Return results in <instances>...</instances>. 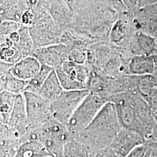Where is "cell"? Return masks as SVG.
Masks as SVG:
<instances>
[{
  "instance_id": "6da1fadb",
  "label": "cell",
  "mask_w": 157,
  "mask_h": 157,
  "mask_svg": "<svg viewBox=\"0 0 157 157\" xmlns=\"http://www.w3.org/2000/svg\"><path fill=\"white\" fill-rule=\"evenodd\" d=\"M119 126L113 103L107 102L92 122L72 137L82 141L89 148L91 144L100 146L108 140H113L119 132Z\"/></svg>"
},
{
  "instance_id": "7a4b0ae2",
  "label": "cell",
  "mask_w": 157,
  "mask_h": 157,
  "mask_svg": "<svg viewBox=\"0 0 157 157\" xmlns=\"http://www.w3.org/2000/svg\"><path fill=\"white\" fill-rule=\"evenodd\" d=\"M71 137L67 126L52 119L39 128L30 130L20 140L37 141L44 146L52 156L62 157L63 147Z\"/></svg>"
},
{
  "instance_id": "3957f363",
  "label": "cell",
  "mask_w": 157,
  "mask_h": 157,
  "mask_svg": "<svg viewBox=\"0 0 157 157\" xmlns=\"http://www.w3.org/2000/svg\"><path fill=\"white\" fill-rule=\"evenodd\" d=\"M107 102L102 96L90 92L74 112L67 125L71 136H75L82 132Z\"/></svg>"
},
{
  "instance_id": "277c9868",
  "label": "cell",
  "mask_w": 157,
  "mask_h": 157,
  "mask_svg": "<svg viewBox=\"0 0 157 157\" xmlns=\"http://www.w3.org/2000/svg\"><path fill=\"white\" fill-rule=\"evenodd\" d=\"M89 93L87 89L63 90L56 99L51 102L53 119L67 126L74 112Z\"/></svg>"
},
{
  "instance_id": "5b68a950",
  "label": "cell",
  "mask_w": 157,
  "mask_h": 157,
  "mask_svg": "<svg viewBox=\"0 0 157 157\" xmlns=\"http://www.w3.org/2000/svg\"><path fill=\"white\" fill-rule=\"evenodd\" d=\"M22 94L25 101L29 131L53 119L50 101L38 93L25 91Z\"/></svg>"
},
{
  "instance_id": "8992f818",
  "label": "cell",
  "mask_w": 157,
  "mask_h": 157,
  "mask_svg": "<svg viewBox=\"0 0 157 157\" xmlns=\"http://www.w3.org/2000/svg\"><path fill=\"white\" fill-rule=\"evenodd\" d=\"M56 75L65 90L87 89L90 69L87 65L67 60L56 70Z\"/></svg>"
},
{
  "instance_id": "52a82bcc",
  "label": "cell",
  "mask_w": 157,
  "mask_h": 157,
  "mask_svg": "<svg viewBox=\"0 0 157 157\" xmlns=\"http://www.w3.org/2000/svg\"><path fill=\"white\" fill-rule=\"evenodd\" d=\"M70 47L60 43L44 47L34 48L31 55L36 57L41 65H45L54 70L62 67L68 60Z\"/></svg>"
},
{
  "instance_id": "ba28073f",
  "label": "cell",
  "mask_w": 157,
  "mask_h": 157,
  "mask_svg": "<svg viewBox=\"0 0 157 157\" xmlns=\"http://www.w3.org/2000/svg\"><path fill=\"white\" fill-rule=\"evenodd\" d=\"M120 126L130 130L135 127L136 112L133 104L124 97H118L113 102Z\"/></svg>"
},
{
  "instance_id": "9c48e42d",
  "label": "cell",
  "mask_w": 157,
  "mask_h": 157,
  "mask_svg": "<svg viewBox=\"0 0 157 157\" xmlns=\"http://www.w3.org/2000/svg\"><path fill=\"white\" fill-rule=\"evenodd\" d=\"M41 67V64L39 61L30 55L13 64L10 69V73L17 78L29 81L39 73Z\"/></svg>"
},
{
  "instance_id": "30bf717a",
  "label": "cell",
  "mask_w": 157,
  "mask_h": 157,
  "mask_svg": "<svg viewBox=\"0 0 157 157\" xmlns=\"http://www.w3.org/2000/svg\"><path fill=\"white\" fill-rule=\"evenodd\" d=\"M13 65L1 61V92L6 91L15 95L22 94L28 81L17 78L10 73Z\"/></svg>"
},
{
  "instance_id": "8fae6325",
  "label": "cell",
  "mask_w": 157,
  "mask_h": 157,
  "mask_svg": "<svg viewBox=\"0 0 157 157\" xmlns=\"http://www.w3.org/2000/svg\"><path fill=\"white\" fill-rule=\"evenodd\" d=\"M155 57L150 56H135L128 64L130 73L136 76L153 75L157 67Z\"/></svg>"
},
{
  "instance_id": "7c38bea8",
  "label": "cell",
  "mask_w": 157,
  "mask_h": 157,
  "mask_svg": "<svg viewBox=\"0 0 157 157\" xmlns=\"http://www.w3.org/2000/svg\"><path fill=\"white\" fill-rule=\"evenodd\" d=\"M49 13L54 22L62 30L71 27L74 12L68 7L63 0H55L51 4Z\"/></svg>"
},
{
  "instance_id": "4fadbf2b",
  "label": "cell",
  "mask_w": 157,
  "mask_h": 157,
  "mask_svg": "<svg viewBox=\"0 0 157 157\" xmlns=\"http://www.w3.org/2000/svg\"><path fill=\"white\" fill-rule=\"evenodd\" d=\"M128 130L119 132L112 140L111 148L120 157L126 156L136 147L141 144Z\"/></svg>"
},
{
  "instance_id": "5bb4252c",
  "label": "cell",
  "mask_w": 157,
  "mask_h": 157,
  "mask_svg": "<svg viewBox=\"0 0 157 157\" xmlns=\"http://www.w3.org/2000/svg\"><path fill=\"white\" fill-rule=\"evenodd\" d=\"M55 70L51 73L40 90V95L50 102L56 99L63 91Z\"/></svg>"
},
{
  "instance_id": "9a60e30c",
  "label": "cell",
  "mask_w": 157,
  "mask_h": 157,
  "mask_svg": "<svg viewBox=\"0 0 157 157\" xmlns=\"http://www.w3.org/2000/svg\"><path fill=\"white\" fill-rule=\"evenodd\" d=\"M157 41L144 34H136L132 41V50L135 56H150L155 48Z\"/></svg>"
},
{
  "instance_id": "2e32d148",
  "label": "cell",
  "mask_w": 157,
  "mask_h": 157,
  "mask_svg": "<svg viewBox=\"0 0 157 157\" xmlns=\"http://www.w3.org/2000/svg\"><path fill=\"white\" fill-rule=\"evenodd\" d=\"M15 157H45L51 155L44 146L36 140L21 141Z\"/></svg>"
},
{
  "instance_id": "e0dca14e",
  "label": "cell",
  "mask_w": 157,
  "mask_h": 157,
  "mask_svg": "<svg viewBox=\"0 0 157 157\" xmlns=\"http://www.w3.org/2000/svg\"><path fill=\"white\" fill-rule=\"evenodd\" d=\"M62 157H91L90 148L82 141L71 137L63 147Z\"/></svg>"
},
{
  "instance_id": "ac0fdd59",
  "label": "cell",
  "mask_w": 157,
  "mask_h": 157,
  "mask_svg": "<svg viewBox=\"0 0 157 157\" xmlns=\"http://www.w3.org/2000/svg\"><path fill=\"white\" fill-rule=\"evenodd\" d=\"M16 96L17 95L6 91H3L1 92V126H4L8 123L11 115Z\"/></svg>"
},
{
  "instance_id": "d6986e66",
  "label": "cell",
  "mask_w": 157,
  "mask_h": 157,
  "mask_svg": "<svg viewBox=\"0 0 157 157\" xmlns=\"http://www.w3.org/2000/svg\"><path fill=\"white\" fill-rule=\"evenodd\" d=\"M53 70L54 69L48 66L41 65V67L39 73L33 78L28 81V83L25 91L39 94L41 87L44 83L47 78L50 76L51 73L53 71Z\"/></svg>"
},
{
  "instance_id": "ffe728a7",
  "label": "cell",
  "mask_w": 157,
  "mask_h": 157,
  "mask_svg": "<svg viewBox=\"0 0 157 157\" xmlns=\"http://www.w3.org/2000/svg\"><path fill=\"white\" fill-rule=\"evenodd\" d=\"M19 33L20 34V40L15 47L20 52L23 58L30 56L34 47L29 28L22 26L19 30Z\"/></svg>"
},
{
  "instance_id": "44dd1931",
  "label": "cell",
  "mask_w": 157,
  "mask_h": 157,
  "mask_svg": "<svg viewBox=\"0 0 157 157\" xmlns=\"http://www.w3.org/2000/svg\"><path fill=\"white\" fill-rule=\"evenodd\" d=\"M137 90L143 97L149 99L157 90L156 79L153 75L141 76L138 80Z\"/></svg>"
},
{
  "instance_id": "7402d4cb",
  "label": "cell",
  "mask_w": 157,
  "mask_h": 157,
  "mask_svg": "<svg viewBox=\"0 0 157 157\" xmlns=\"http://www.w3.org/2000/svg\"><path fill=\"white\" fill-rule=\"evenodd\" d=\"M0 45L1 61L13 65L22 58L20 52L15 46L6 43H1Z\"/></svg>"
},
{
  "instance_id": "603a6c76",
  "label": "cell",
  "mask_w": 157,
  "mask_h": 157,
  "mask_svg": "<svg viewBox=\"0 0 157 157\" xmlns=\"http://www.w3.org/2000/svg\"><path fill=\"white\" fill-rule=\"evenodd\" d=\"M127 23L122 19H118L112 25L109 34L110 41L118 44L124 41L127 34Z\"/></svg>"
},
{
  "instance_id": "cb8c5ba5",
  "label": "cell",
  "mask_w": 157,
  "mask_h": 157,
  "mask_svg": "<svg viewBox=\"0 0 157 157\" xmlns=\"http://www.w3.org/2000/svg\"><path fill=\"white\" fill-rule=\"evenodd\" d=\"M68 60L78 64L85 65L87 59L88 47L81 44L71 45Z\"/></svg>"
},
{
  "instance_id": "d4e9b609",
  "label": "cell",
  "mask_w": 157,
  "mask_h": 157,
  "mask_svg": "<svg viewBox=\"0 0 157 157\" xmlns=\"http://www.w3.org/2000/svg\"><path fill=\"white\" fill-rule=\"evenodd\" d=\"M22 26L20 22L13 20H3L1 21L0 35L1 37L6 36L13 32L18 31Z\"/></svg>"
},
{
  "instance_id": "484cf974",
  "label": "cell",
  "mask_w": 157,
  "mask_h": 157,
  "mask_svg": "<svg viewBox=\"0 0 157 157\" xmlns=\"http://www.w3.org/2000/svg\"><path fill=\"white\" fill-rule=\"evenodd\" d=\"M36 22V17L33 12L30 8H28L23 13L21 17L20 22L23 26L30 28L33 26Z\"/></svg>"
},
{
  "instance_id": "4316f807",
  "label": "cell",
  "mask_w": 157,
  "mask_h": 157,
  "mask_svg": "<svg viewBox=\"0 0 157 157\" xmlns=\"http://www.w3.org/2000/svg\"><path fill=\"white\" fill-rule=\"evenodd\" d=\"M147 153V147L143 144H140L136 147L124 157H145Z\"/></svg>"
},
{
  "instance_id": "83f0119b",
  "label": "cell",
  "mask_w": 157,
  "mask_h": 157,
  "mask_svg": "<svg viewBox=\"0 0 157 157\" xmlns=\"http://www.w3.org/2000/svg\"><path fill=\"white\" fill-rule=\"evenodd\" d=\"M93 157H120L112 148H105L97 152Z\"/></svg>"
},
{
  "instance_id": "f1b7e54d",
  "label": "cell",
  "mask_w": 157,
  "mask_h": 157,
  "mask_svg": "<svg viewBox=\"0 0 157 157\" xmlns=\"http://www.w3.org/2000/svg\"><path fill=\"white\" fill-rule=\"evenodd\" d=\"M94 0H76L74 6V13L83 10L90 5Z\"/></svg>"
},
{
  "instance_id": "f546056e",
  "label": "cell",
  "mask_w": 157,
  "mask_h": 157,
  "mask_svg": "<svg viewBox=\"0 0 157 157\" xmlns=\"http://www.w3.org/2000/svg\"><path fill=\"white\" fill-rule=\"evenodd\" d=\"M148 100L150 101L152 111L157 117V90L154 93V94Z\"/></svg>"
},
{
  "instance_id": "4dcf8cb0",
  "label": "cell",
  "mask_w": 157,
  "mask_h": 157,
  "mask_svg": "<svg viewBox=\"0 0 157 157\" xmlns=\"http://www.w3.org/2000/svg\"><path fill=\"white\" fill-rule=\"evenodd\" d=\"M121 1L123 5L128 9L133 8L137 3V0H121Z\"/></svg>"
},
{
  "instance_id": "1f68e13d",
  "label": "cell",
  "mask_w": 157,
  "mask_h": 157,
  "mask_svg": "<svg viewBox=\"0 0 157 157\" xmlns=\"http://www.w3.org/2000/svg\"><path fill=\"white\" fill-rule=\"evenodd\" d=\"M64 2L67 4V5L68 6V7L71 9L74 12V6H75V3L76 0H63Z\"/></svg>"
},
{
  "instance_id": "d6a6232c",
  "label": "cell",
  "mask_w": 157,
  "mask_h": 157,
  "mask_svg": "<svg viewBox=\"0 0 157 157\" xmlns=\"http://www.w3.org/2000/svg\"><path fill=\"white\" fill-rule=\"evenodd\" d=\"M153 76L155 78H156V80H157V66L156 68H155V72H154V73L153 74Z\"/></svg>"
},
{
  "instance_id": "836d02e7",
  "label": "cell",
  "mask_w": 157,
  "mask_h": 157,
  "mask_svg": "<svg viewBox=\"0 0 157 157\" xmlns=\"http://www.w3.org/2000/svg\"><path fill=\"white\" fill-rule=\"evenodd\" d=\"M151 157V155H150V154L148 153H148L147 154V155H146V157Z\"/></svg>"
},
{
  "instance_id": "e575fe53",
  "label": "cell",
  "mask_w": 157,
  "mask_h": 157,
  "mask_svg": "<svg viewBox=\"0 0 157 157\" xmlns=\"http://www.w3.org/2000/svg\"><path fill=\"white\" fill-rule=\"evenodd\" d=\"M111 1H119L121 3H122V1L121 0H111Z\"/></svg>"
},
{
  "instance_id": "d590c367",
  "label": "cell",
  "mask_w": 157,
  "mask_h": 157,
  "mask_svg": "<svg viewBox=\"0 0 157 157\" xmlns=\"http://www.w3.org/2000/svg\"><path fill=\"white\" fill-rule=\"evenodd\" d=\"M53 157V156H52V155H49V156H47V157Z\"/></svg>"
},
{
  "instance_id": "8d00e7d4",
  "label": "cell",
  "mask_w": 157,
  "mask_h": 157,
  "mask_svg": "<svg viewBox=\"0 0 157 157\" xmlns=\"http://www.w3.org/2000/svg\"></svg>"
}]
</instances>
